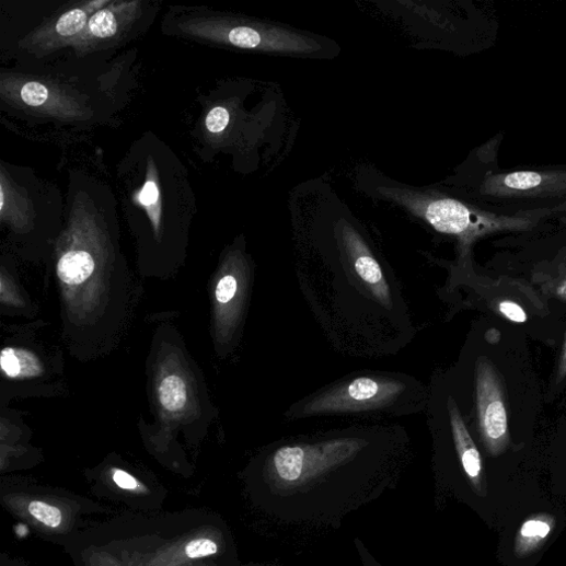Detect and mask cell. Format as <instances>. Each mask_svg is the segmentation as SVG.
Here are the masks:
<instances>
[{
	"label": "cell",
	"mask_w": 566,
	"mask_h": 566,
	"mask_svg": "<svg viewBox=\"0 0 566 566\" xmlns=\"http://www.w3.org/2000/svg\"><path fill=\"white\" fill-rule=\"evenodd\" d=\"M359 448L358 441L349 439L286 446L275 452L272 462L274 474L281 484H300L349 460Z\"/></svg>",
	"instance_id": "4"
},
{
	"label": "cell",
	"mask_w": 566,
	"mask_h": 566,
	"mask_svg": "<svg viewBox=\"0 0 566 566\" xmlns=\"http://www.w3.org/2000/svg\"><path fill=\"white\" fill-rule=\"evenodd\" d=\"M217 552L218 545L210 539L193 540L185 547V553L190 558H200L213 555Z\"/></svg>",
	"instance_id": "19"
},
{
	"label": "cell",
	"mask_w": 566,
	"mask_h": 566,
	"mask_svg": "<svg viewBox=\"0 0 566 566\" xmlns=\"http://www.w3.org/2000/svg\"><path fill=\"white\" fill-rule=\"evenodd\" d=\"M403 201L427 220L436 231L459 236L464 241L496 231L528 230L532 224L531 217L546 216H500L486 210L478 211L457 199L416 194L404 195Z\"/></svg>",
	"instance_id": "3"
},
{
	"label": "cell",
	"mask_w": 566,
	"mask_h": 566,
	"mask_svg": "<svg viewBox=\"0 0 566 566\" xmlns=\"http://www.w3.org/2000/svg\"><path fill=\"white\" fill-rule=\"evenodd\" d=\"M565 373H566V344H565V347H564V353H563V356H562L561 369H559L561 377H563Z\"/></svg>",
	"instance_id": "22"
},
{
	"label": "cell",
	"mask_w": 566,
	"mask_h": 566,
	"mask_svg": "<svg viewBox=\"0 0 566 566\" xmlns=\"http://www.w3.org/2000/svg\"><path fill=\"white\" fill-rule=\"evenodd\" d=\"M241 293V280L234 273H228L218 280L215 298L220 307L231 308Z\"/></svg>",
	"instance_id": "16"
},
{
	"label": "cell",
	"mask_w": 566,
	"mask_h": 566,
	"mask_svg": "<svg viewBox=\"0 0 566 566\" xmlns=\"http://www.w3.org/2000/svg\"><path fill=\"white\" fill-rule=\"evenodd\" d=\"M109 0L78 3L62 11L31 33L22 47L34 55H47L71 45L83 34L92 15Z\"/></svg>",
	"instance_id": "7"
},
{
	"label": "cell",
	"mask_w": 566,
	"mask_h": 566,
	"mask_svg": "<svg viewBox=\"0 0 566 566\" xmlns=\"http://www.w3.org/2000/svg\"><path fill=\"white\" fill-rule=\"evenodd\" d=\"M400 382L383 378H359L336 386L312 400L303 408L305 415L349 413L381 408L404 391Z\"/></svg>",
	"instance_id": "5"
},
{
	"label": "cell",
	"mask_w": 566,
	"mask_h": 566,
	"mask_svg": "<svg viewBox=\"0 0 566 566\" xmlns=\"http://www.w3.org/2000/svg\"><path fill=\"white\" fill-rule=\"evenodd\" d=\"M113 482H115L122 489L136 490L139 488L137 480L125 471L116 470L113 472Z\"/></svg>",
	"instance_id": "21"
},
{
	"label": "cell",
	"mask_w": 566,
	"mask_h": 566,
	"mask_svg": "<svg viewBox=\"0 0 566 566\" xmlns=\"http://www.w3.org/2000/svg\"><path fill=\"white\" fill-rule=\"evenodd\" d=\"M477 406L485 446L498 457L509 442L508 418L498 379L484 362L477 368Z\"/></svg>",
	"instance_id": "9"
},
{
	"label": "cell",
	"mask_w": 566,
	"mask_h": 566,
	"mask_svg": "<svg viewBox=\"0 0 566 566\" xmlns=\"http://www.w3.org/2000/svg\"><path fill=\"white\" fill-rule=\"evenodd\" d=\"M478 208L513 211L515 216L566 211V169L501 172L487 170L481 177ZM496 215V213H495Z\"/></svg>",
	"instance_id": "1"
},
{
	"label": "cell",
	"mask_w": 566,
	"mask_h": 566,
	"mask_svg": "<svg viewBox=\"0 0 566 566\" xmlns=\"http://www.w3.org/2000/svg\"><path fill=\"white\" fill-rule=\"evenodd\" d=\"M28 511L35 519L50 528H58L62 522L60 509L43 501L31 503Z\"/></svg>",
	"instance_id": "18"
},
{
	"label": "cell",
	"mask_w": 566,
	"mask_h": 566,
	"mask_svg": "<svg viewBox=\"0 0 566 566\" xmlns=\"http://www.w3.org/2000/svg\"><path fill=\"white\" fill-rule=\"evenodd\" d=\"M343 242L349 261L363 285L380 303L391 307V289L380 264L363 239L347 223L343 229Z\"/></svg>",
	"instance_id": "10"
},
{
	"label": "cell",
	"mask_w": 566,
	"mask_h": 566,
	"mask_svg": "<svg viewBox=\"0 0 566 566\" xmlns=\"http://www.w3.org/2000/svg\"><path fill=\"white\" fill-rule=\"evenodd\" d=\"M141 2H108L90 19L83 34L71 45L79 56L116 45L129 34L142 14Z\"/></svg>",
	"instance_id": "8"
},
{
	"label": "cell",
	"mask_w": 566,
	"mask_h": 566,
	"mask_svg": "<svg viewBox=\"0 0 566 566\" xmlns=\"http://www.w3.org/2000/svg\"><path fill=\"white\" fill-rule=\"evenodd\" d=\"M231 123V112L222 105L213 106L207 113L205 119L206 130L212 136H220L229 128Z\"/></svg>",
	"instance_id": "17"
},
{
	"label": "cell",
	"mask_w": 566,
	"mask_h": 566,
	"mask_svg": "<svg viewBox=\"0 0 566 566\" xmlns=\"http://www.w3.org/2000/svg\"><path fill=\"white\" fill-rule=\"evenodd\" d=\"M555 518L548 513L534 515L521 524L515 539V553L527 557L538 552L553 533Z\"/></svg>",
	"instance_id": "12"
},
{
	"label": "cell",
	"mask_w": 566,
	"mask_h": 566,
	"mask_svg": "<svg viewBox=\"0 0 566 566\" xmlns=\"http://www.w3.org/2000/svg\"><path fill=\"white\" fill-rule=\"evenodd\" d=\"M161 407L171 414H177L184 409L187 403V385L178 374L164 377L158 388Z\"/></svg>",
	"instance_id": "15"
},
{
	"label": "cell",
	"mask_w": 566,
	"mask_h": 566,
	"mask_svg": "<svg viewBox=\"0 0 566 566\" xmlns=\"http://www.w3.org/2000/svg\"><path fill=\"white\" fill-rule=\"evenodd\" d=\"M452 435L463 470L477 495L485 497L487 494L484 480L482 457L467 427L460 414L454 400L448 403Z\"/></svg>",
	"instance_id": "11"
},
{
	"label": "cell",
	"mask_w": 566,
	"mask_h": 566,
	"mask_svg": "<svg viewBox=\"0 0 566 566\" xmlns=\"http://www.w3.org/2000/svg\"><path fill=\"white\" fill-rule=\"evenodd\" d=\"M499 309L505 316L513 322L523 323L527 320L525 312L517 303L505 301L500 303Z\"/></svg>",
	"instance_id": "20"
},
{
	"label": "cell",
	"mask_w": 566,
	"mask_h": 566,
	"mask_svg": "<svg viewBox=\"0 0 566 566\" xmlns=\"http://www.w3.org/2000/svg\"><path fill=\"white\" fill-rule=\"evenodd\" d=\"M159 181L158 172L149 165L145 184L137 199L149 215L155 233L160 231L162 215V194Z\"/></svg>",
	"instance_id": "14"
},
{
	"label": "cell",
	"mask_w": 566,
	"mask_h": 566,
	"mask_svg": "<svg viewBox=\"0 0 566 566\" xmlns=\"http://www.w3.org/2000/svg\"><path fill=\"white\" fill-rule=\"evenodd\" d=\"M187 37L241 49L272 53H309L316 44L288 31L223 16H190L177 25Z\"/></svg>",
	"instance_id": "2"
},
{
	"label": "cell",
	"mask_w": 566,
	"mask_h": 566,
	"mask_svg": "<svg viewBox=\"0 0 566 566\" xmlns=\"http://www.w3.org/2000/svg\"><path fill=\"white\" fill-rule=\"evenodd\" d=\"M0 367L9 379H27L43 372L39 360L30 351L15 348H5L0 356Z\"/></svg>",
	"instance_id": "13"
},
{
	"label": "cell",
	"mask_w": 566,
	"mask_h": 566,
	"mask_svg": "<svg viewBox=\"0 0 566 566\" xmlns=\"http://www.w3.org/2000/svg\"><path fill=\"white\" fill-rule=\"evenodd\" d=\"M2 96L38 115L78 120L86 115L83 103L53 82L9 74L2 79Z\"/></svg>",
	"instance_id": "6"
}]
</instances>
